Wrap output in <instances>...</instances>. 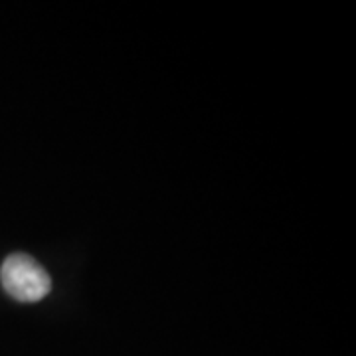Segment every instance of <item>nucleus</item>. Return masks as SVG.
Masks as SVG:
<instances>
[{"label":"nucleus","instance_id":"1","mask_svg":"<svg viewBox=\"0 0 356 356\" xmlns=\"http://www.w3.org/2000/svg\"><path fill=\"white\" fill-rule=\"evenodd\" d=\"M0 283L4 291L20 303H38L51 291L48 271L34 257L13 254L0 267Z\"/></svg>","mask_w":356,"mask_h":356}]
</instances>
